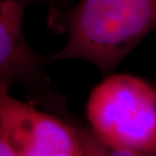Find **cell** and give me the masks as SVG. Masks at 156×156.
Instances as JSON below:
<instances>
[{"instance_id":"obj_3","label":"cell","mask_w":156,"mask_h":156,"mask_svg":"<svg viewBox=\"0 0 156 156\" xmlns=\"http://www.w3.org/2000/svg\"><path fill=\"white\" fill-rule=\"evenodd\" d=\"M0 124L17 156H81L79 127L14 98L5 86Z\"/></svg>"},{"instance_id":"obj_5","label":"cell","mask_w":156,"mask_h":156,"mask_svg":"<svg viewBox=\"0 0 156 156\" xmlns=\"http://www.w3.org/2000/svg\"><path fill=\"white\" fill-rule=\"evenodd\" d=\"M81 156H148L103 141L88 128H79Z\"/></svg>"},{"instance_id":"obj_7","label":"cell","mask_w":156,"mask_h":156,"mask_svg":"<svg viewBox=\"0 0 156 156\" xmlns=\"http://www.w3.org/2000/svg\"><path fill=\"white\" fill-rule=\"evenodd\" d=\"M149 156H156V152H154L153 154H151V155H149Z\"/></svg>"},{"instance_id":"obj_1","label":"cell","mask_w":156,"mask_h":156,"mask_svg":"<svg viewBox=\"0 0 156 156\" xmlns=\"http://www.w3.org/2000/svg\"><path fill=\"white\" fill-rule=\"evenodd\" d=\"M155 28L156 0H81L51 61H84L111 73Z\"/></svg>"},{"instance_id":"obj_2","label":"cell","mask_w":156,"mask_h":156,"mask_svg":"<svg viewBox=\"0 0 156 156\" xmlns=\"http://www.w3.org/2000/svg\"><path fill=\"white\" fill-rule=\"evenodd\" d=\"M87 118L107 143L148 156L156 152V89L144 80L108 76L89 96Z\"/></svg>"},{"instance_id":"obj_6","label":"cell","mask_w":156,"mask_h":156,"mask_svg":"<svg viewBox=\"0 0 156 156\" xmlns=\"http://www.w3.org/2000/svg\"><path fill=\"white\" fill-rule=\"evenodd\" d=\"M0 156H17L0 124Z\"/></svg>"},{"instance_id":"obj_4","label":"cell","mask_w":156,"mask_h":156,"mask_svg":"<svg viewBox=\"0 0 156 156\" xmlns=\"http://www.w3.org/2000/svg\"><path fill=\"white\" fill-rule=\"evenodd\" d=\"M34 0H0V86L30 80L41 61L24 36L23 17Z\"/></svg>"}]
</instances>
